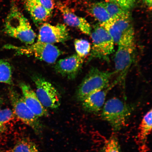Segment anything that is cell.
Wrapping results in <instances>:
<instances>
[{
	"instance_id": "52a82bcc",
	"label": "cell",
	"mask_w": 152,
	"mask_h": 152,
	"mask_svg": "<svg viewBox=\"0 0 152 152\" xmlns=\"http://www.w3.org/2000/svg\"><path fill=\"white\" fill-rule=\"evenodd\" d=\"M114 62L115 73H118L120 77L124 78L132 64L135 49L134 38L121 41L118 44Z\"/></svg>"
},
{
	"instance_id": "7a4b0ae2",
	"label": "cell",
	"mask_w": 152,
	"mask_h": 152,
	"mask_svg": "<svg viewBox=\"0 0 152 152\" xmlns=\"http://www.w3.org/2000/svg\"><path fill=\"white\" fill-rule=\"evenodd\" d=\"M102 108L101 116L115 131L121 130L126 124L134 111V107L118 98L108 100Z\"/></svg>"
},
{
	"instance_id": "6da1fadb",
	"label": "cell",
	"mask_w": 152,
	"mask_h": 152,
	"mask_svg": "<svg viewBox=\"0 0 152 152\" xmlns=\"http://www.w3.org/2000/svg\"><path fill=\"white\" fill-rule=\"evenodd\" d=\"M4 31L9 37L19 39L26 45L34 43L37 37L28 19L14 5L6 18Z\"/></svg>"
},
{
	"instance_id": "44dd1931",
	"label": "cell",
	"mask_w": 152,
	"mask_h": 152,
	"mask_svg": "<svg viewBox=\"0 0 152 152\" xmlns=\"http://www.w3.org/2000/svg\"><path fill=\"white\" fill-rule=\"evenodd\" d=\"M74 45L76 54L81 58H84L90 53L91 49V44L86 40L76 39L74 42Z\"/></svg>"
},
{
	"instance_id": "4fadbf2b",
	"label": "cell",
	"mask_w": 152,
	"mask_h": 152,
	"mask_svg": "<svg viewBox=\"0 0 152 152\" xmlns=\"http://www.w3.org/2000/svg\"><path fill=\"white\" fill-rule=\"evenodd\" d=\"M58 6L66 24L77 28L83 33L90 36L92 28L90 24L85 18L77 16L67 7L62 4L59 3Z\"/></svg>"
},
{
	"instance_id": "484cf974",
	"label": "cell",
	"mask_w": 152,
	"mask_h": 152,
	"mask_svg": "<svg viewBox=\"0 0 152 152\" xmlns=\"http://www.w3.org/2000/svg\"><path fill=\"white\" fill-rule=\"evenodd\" d=\"M150 9L152 8V0H142Z\"/></svg>"
},
{
	"instance_id": "e0dca14e",
	"label": "cell",
	"mask_w": 152,
	"mask_h": 152,
	"mask_svg": "<svg viewBox=\"0 0 152 152\" xmlns=\"http://www.w3.org/2000/svg\"><path fill=\"white\" fill-rule=\"evenodd\" d=\"M112 19L130 17L128 11L125 10L116 4L110 2H102Z\"/></svg>"
},
{
	"instance_id": "8992f818",
	"label": "cell",
	"mask_w": 152,
	"mask_h": 152,
	"mask_svg": "<svg viewBox=\"0 0 152 152\" xmlns=\"http://www.w3.org/2000/svg\"><path fill=\"white\" fill-rule=\"evenodd\" d=\"M9 97L15 115L31 128L35 134H41L44 128L42 124L28 107L22 96L11 89L10 90Z\"/></svg>"
},
{
	"instance_id": "d4e9b609",
	"label": "cell",
	"mask_w": 152,
	"mask_h": 152,
	"mask_svg": "<svg viewBox=\"0 0 152 152\" xmlns=\"http://www.w3.org/2000/svg\"><path fill=\"white\" fill-rule=\"evenodd\" d=\"M36 2L45 8L52 12L54 7L53 0H34Z\"/></svg>"
},
{
	"instance_id": "9a60e30c",
	"label": "cell",
	"mask_w": 152,
	"mask_h": 152,
	"mask_svg": "<svg viewBox=\"0 0 152 152\" xmlns=\"http://www.w3.org/2000/svg\"><path fill=\"white\" fill-rule=\"evenodd\" d=\"M25 6L33 21L37 25L46 21L52 12L48 10L34 0H26Z\"/></svg>"
},
{
	"instance_id": "3957f363",
	"label": "cell",
	"mask_w": 152,
	"mask_h": 152,
	"mask_svg": "<svg viewBox=\"0 0 152 152\" xmlns=\"http://www.w3.org/2000/svg\"><path fill=\"white\" fill-rule=\"evenodd\" d=\"M3 48L14 51L17 55L33 56L51 64L54 63L62 54L61 51L54 45L38 41L26 46L6 45Z\"/></svg>"
},
{
	"instance_id": "30bf717a",
	"label": "cell",
	"mask_w": 152,
	"mask_h": 152,
	"mask_svg": "<svg viewBox=\"0 0 152 152\" xmlns=\"http://www.w3.org/2000/svg\"><path fill=\"white\" fill-rule=\"evenodd\" d=\"M69 31L65 24H43L40 27L38 42L51 44L65 42L69 39Z\"/></svg>"
},
{
	"instance_id": "277c9868",
	"label": "cell",
	"mask_w": 152,
	"mask_h": 152,
	"mask_svg": "<svg viewBox=\"0 0 152 152\" xmlns=\"http://www.w3.org/2000/svg\"><path fill=\"white\" fill-rule=\"evenodd\" d=\"M115 72L102 71L96 67L91 68L78 88L77 99L82 102L87 96L108 86Z\"/></svg>"
},
{
	"instance_id": "ba28073f",
	"label": "cell",
	"mask_w": 152,
	"mask_h": 152,
	"mask_svg": "<svg viewBox=\"0 0 152 152\" xmlns=\"http://www.w3.org/2000/svg\"><path fill=\"white\" fill-rule=\"evenodd\" d=\"M33 79L36 87V94L43 105L52 109L59 107L61 98L54 86L39 76H34Z\"/></svg>"
},
{
	"instance_id": "603a6c76",
	"label": "cell",
	"mask_w": 152,
	"mask_h": 152,
	"mask_svg": "<svg viewBox=\"0 0 152 152\" xmlns=\"http://www.w3.org/2000/svg\"><path fill=\"white\" fill-rule=\"evenodd\" d=\"M103 152H121L118 140L115 136H111L106 142Z\"/></svg>"
},
{
	"instance_id": "ac0fdd59",
	"label": "cell",
	"mask_w": 152,
	"mask_h": 152,
	"mask_svg": "<svg viewBox=\"0 0 152 152\" xmlns=\"http://www.w3.org/2000/svg\"><path fill=\"white\" fill-rule=\"evenodd\" d=\"M91 12L99 22L100 24L105 23L111 19L102 2L93 5L91 7Z\"/></svg>"
},
{
	"instance_id": "7402d4cb",
	"label": "cell",
	"mask_w": 152,
	"mask_h": 152,
	"mask_svg": "<svg viewBox=\"0 0 152 152\" xmlns=\"http://www.w3.org/2000/svg\"><path fill=\"white\" fill-rule=\"evenodd\" d=\"M12 110L9 108L0 109V133H3L7 130V124L15 116Z\"/></svg>"
},
{
	"instance_id": "5b68a950",
	"label": "cell",
	"mask_w": 152,
	"mask_h": 152,
	"mask_svg": "<svg viewBox=\"0 0 152 152\" xmlns=\"http://www.w3.org/2000/svg\"><path fill=\"white\" fill-rule=\"evenodd\" d=\"M92 41L88 62L95 58L109 61L114 51L115 43L105 28L100 25L96 26L90 35Z\"/></svg>"
},
{
	"instance_id": "8fae6325",
	"label": "cell",
	"mask_w": 152,
	"mask_h": 152,
	"mask_svg": "<svg viewBox=\"0 0 152 152\" xmlns=\"http://www.w3.org/2000/svg\"><path fill=\"white\" fill-rule=\"evenodd\" d=\"M83 58L77 54L62 59L57 62L55 68L57 73L68 79H75L81 69Z\"/></svg>"
},
{
	"instance_id": "4316f807",
	"label": "cell",
	"mask_w": 152,
	"mask_h": 152,
	"mask_svg": "<svg viewBox=\"0 0 152 152\" xmlns=\"http://www.w3.org/2000/svg\"><path fill=\"white\" fill-rule=\"evenodd\" d=\"M3 104V100L0 97V109H1L2 105Z\"/></svg>"
},
{
	"instance_id": "cb8c5ba5",
	"label": "cell",
	"mask_w": 152,
	"mask_h": 152,
	"mask_svg": "<svg viewBox=\"0 0 152 152\" xmlns=\"http://www.w3.org/2000/svg\"><path fill=\"white\" fill-rule=\"evenodd\" d=\"M105 1L116 4L125 10L128 11L134 7L136 0H105Z\"/></svg>"
},
{
	"instance_id": "ffe728a7",
	"label": "cell",
	"mask_w": 152,
	"mask_h": 152,
	"mask_svg": "<svg viewBox=\"0 0 152 152\" xmlns=\"http://www.w3.org/2000/svg\"><path fill=\"white\" fill-rule=\"evenodd\" d=\"M0 83L11 85L12 81V68L9 63L0 59Z\"/></svg>"
},
{
	"instance_id": "d6986e66",
	"label": "cell",
	"mask_w": 152,
	"mask_h": 152,
	"mask_svg": "<svg viewBox=\"0 0 152 152\" xmlns=\"http://www.w3.org/2000/svg\"><path fill=\"white\" fill-rule=\"evenodd\" d=\"M11 152H40L37 145L28 138H23L17 142Z\"/></svg>"
},
{
	"instance_id": "2e32d148",
	"label": "cell",
	"mask_w": 152,
	"mask_h": 152,
	"mask_svg": "<svg viewBox=\"0 0 152 152\" xmlns=\"http://www.w3.org/2000/svg\"><path fill=\"white\" fill-rule=\"evenodd\" d=\"M152 110L148 111L142 118L139 128L138 137L142 143H145L152 130Z\"/></svg>"
},
{
	"instance_id": "7c38bea8",
	"label": "cell",
	"mask_w": 152,
	"mask_h": 152,
	"mask_svg": "<svg viewBox=\"0 0 152 152\" xmlns=\"http://www.w3.org/2000/svg\"><path fill=\"white\" fill-rule=\"evenodd\" d=\"M20 87L24 101L32 112L38 117L47 116L48 113L46 108L42 104L30 86L22 82L20 83Z\"/></svg>"
},
{
	"instance_id": "5bb4252c",
	"label": "cell",
	"mask_w": 152,
	"mask_h": 152,
	"mask_svg": "<svg viewBox=\"0 0 152 152\" xmlns=\"http://www.w3.org/2000/svg\"><path fill=\"white\" fill-rule=\"evenodd\" d=\"M107 94V90L104 89L90 95L81 102L83 109L88 113L99 112L105 103Z\"/></svg>"
},
{
	"instance_id": "9c48e42d",
	"label": "cell",
	"mask_w": 152,
	"mask_h": 152,
	"mask_svg": "<svg viewBox=\"0 0 152 152\" xmlns=\"http://www.w3.org/2000/svg\"><path fill=\"white\" fill-rule=\"evenodd\" d=\"M100 25L107 30L116 44L124 40L134 38V29L130 17L111 19Z\"/></svg>"
}]
</instances>
